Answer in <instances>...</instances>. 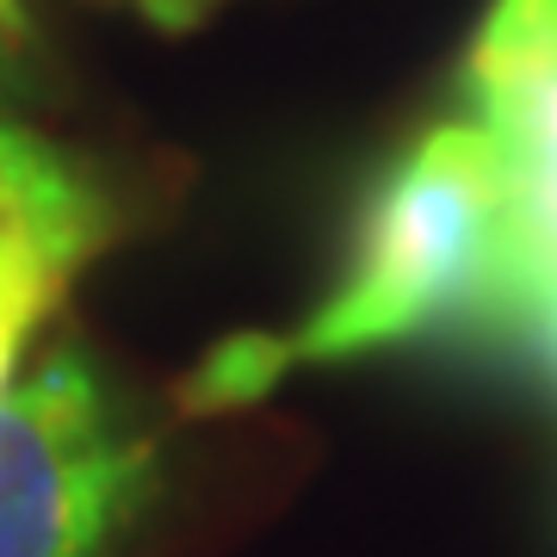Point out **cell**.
Here are the masks:
<instances>
[{"mask_svg":"<svg viewBox=\"0 0 557 557\" xmlns=\"http://www.w3.org/2000/svg\"><path fill=\"white\" fill-rule=\"evenodd\" d=\"M508 273V149L478 119L428 124L359 205L335 292L285 335H236L186 379L193 416L267 397L298 366L496 329Z\"/></svg>","mask_w":557,"mask_h":557,"instance_id":"cell-1","label":"cell"},{"mask_svg":"<svg viewBox=\"0 0 557 557\" xmlns=\"http://www.w3.org/2000/svg\"><path fill=\"white\" fill-rule=\"evenodd\" d=\"M156 496V440L131 434L81 354L0 397V557H112Z\"/></svg>","mask_w":557,"mask_h":557,"instance_id":"cell-2","label":"cell"},{"mask_svg":"<svg viewBox=\"0 0 557 557\" xmlns=\"http://www.w3.org/2000/svg\"><path fill=\"white\" fill-rule=\"evenodd\" d=\"M458 87L508 156H557V0H496Z\"/></svg>","mask_w":557,"mask_h":557,"instance_id":"cell-3","label":"cell"},{"mask_svg":"<svg viewBox=\"0 0 557 557\" xmlns=\"http://www.w3.org/2000/svg\"><path fill=\"white\" fill-rule=\"evenodd\" d=\"M106 230H112L106 193L81 174V161H69L38 131L0 119V255L32 248L87 267Z\"/></svg>","mask_w":557,"mask_h":557,"instance_id":"cell-4","label":"cell"},{"mask_svg":"<svg viewBox=\"0 0 557 557\" xmlns=\"http://www.w3.org/2000/svg\"><path fill=\"white\" fill-rule=\"evenodd\" d=\"M81 267L75 260H57V255H0V397H7V379L20 366L25 341L50 310H57L62 285L75 278Z\"/></svg>","mask_w":557,"mask_h":557,"instance_id":"cell-5","label":"cell"},{"mask_svg":"<svg viewBox=\"0 0 557 557\" xmlns=\"http://www.w3.org/2000/svg\"><path fill=\"white\" fill-rule=\"evenodd\" d=\"M515 341H527V347H533V359L545 366V379L557 384V292H552V298H539L533 310L520 317Z\"/></svg>","mask_w":557,"mask_h":557,"instance_id":"cell-6","label":"cell"},{"mask_svg":"<svg viewBox=\"0 0 557 557\" xmlns=\"http://www.w3.org/2000/svg\"><path fill=\"white\" fill-rule=\"evenodd\" d=\"M211 7H218V0H137V13L143 20H156L161 32H193Z\"/></svg>","mask_w":557,"mask_h":557,"instance_id":"cell-7","label":"cell"},{"mask_svg":"<svg viewBox=\"0 0 557 557\" xmlns=\"http://www.w3.org/2000/svg\"><path fill=\"white\" fill-rule=\"evenodd\" d=\"M13 25H20V7H13V0H0V32H13Z\"/></svg>","mask_w":557,"mask_h":557,"instance_id":"cell-8","label":"cell"},{"mask_svg":"<svg viewBox=\"0 0 557 557\" xmlns=\"http://www.w3.org/2000/svg\"><path fill=\"white\" fill-rule=\"evenodd\" d=\"M0 38H7V32H0ZM0 75H7V57H0Z\"/></svg>","mask_w":557,"mask_h":557,"instance_id":"cell-9","label":"cell"}]
</instances>
